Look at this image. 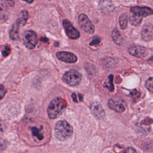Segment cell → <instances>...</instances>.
<instances>
[{"instance_id":"6da1fadb","label":"cell","mask_w":153,"mask_h":153,"mask_svg":"<svg viewBox=\"0 0 153 153\" xmlns=\"http://www.w3.org/2000/svg\"><path fill=\"white\" fill-rule=\"evenodd\" d=\"M66 101L60 97L54 98L51 101L48 108L47 114L50 118L55 119L66 108Z\"/></svg>"},{"instance_id":"7a4b0ae2","label":"cell","mask_w":153,"mask_h":153,"mask_svg":"<svg viewBox=\"0 0 153 153\" xmlns=\"http://www.w3.org/2000/svg\"><path fill=\"white\" fill-rule=\"evenodd\" d=\"M73 133L72 126L65 120L58 121L54 127V134L60 140H65L71 137Z\"/></svg>"},{"instance_id":"3957f363","label":"cell","mask_w":153,"mask_h":153,"mask_svg":"<svg viewBox=\"0 0 153 153\" xmlns=\"http://www.w3.org/2000/svg\"><path fill=\"white\" fill-rule=\"evenodd\" d=\"M62 79L69 85L76 86L81 81V75L76 71L72 69L65 72Z\"/></svg>"},{"instance_id":"277c9868","label":"cell","mask_w":153,"mask_h":153,"mask_svg":"<svg viewBox=\"0 0 153 153\" xmlns=\"http://www.w3.org/2000/svg\"><path fill=\"white\" fill-rule=\"evenodd\" d=\"M23 44L26 48L33 49L38 42L36 34L32 30H27L23 35Z\"/></svg>"},{"instance_id":"5b68a950","label":"cell","mask_w":153,"mask_h":153,"mask_svg":"<svg viewBox=\"0 0 153 153\" xmlns=\"http://www.w3.org/2000/svg\"><path fill=\"white\" fill-rule=\"evenodd\" d=\"M78 23L81 28L88 33H93L94 26L88 17L84 14H81L78 17Z\"/></svg>"},{"instance_id":"8992f818","label":"cell","mask_w":153,"mask_h":153,"mask_svg":"<svg viewBox=\"0 0 153 153\" xmlns=\"http://www.w3.org/2000/svg\"><path fill=\"white\" fill-rule=\"evenodd\" d=\"M63 25L67 36L72 39H78L80 36L79 32L75 29L71 22L68 19L63 20Z\"/></svg>"},{"instance_id":"52a82bcc","label":"cell","mask_w":153,"mask_h":153,"mask_svg":"<svg viewBox=\"0 0 153 153\" xmlns=\"http://www.w3.org/2000/svg\"><path fill=\"white\" fill-rule=\"evenodd\" d=\"M130 13L139 17H145L153 14V10L148 7H133L130 8Z\"/></svg>"},{"instance_id":"ba28073f","label":"cell","mask_w":153,"mask_h":153,"mask_svg":"<svg viewBox=\"0 0 153 153\" xmlns=\"http://www.w3.org/2000/svg\"><path fill=\"white\" fill-rule=\"evenodd\" d=\"M128 53L131 55L136 57L142 58L148 54V50L144 47L137 45H133L128 48Z\"/></svg>"},{"instance_id":"9c48e42d","label":"cell","mask_w":153,"mask_h":153,"mask_svg":"<svg viewBox=\"0 0 153 153\" xmlns=\"http://www.w3.org/2000/svg\"><path fill=\"white\" fill-rule=\"evenodd\" d=\"M56 57L59 60L67 63H75L78 60L74 54L67 51H59L56 53Z\"/></svg>"},{"instance_id":"30bf717a","label":"cell","mask_w":153,"mask_h":153,"mask_svg":"<svg viewBox=\"0 0 153 153\" xmlns=\"http://www.w3.org/2000/svg\"><path fill=\"white\" fill-rule=\"evenodd\" d=\"M90 110L92 114L97 119H101L105 117V111L101 104L99 102H94L92 103L90 105Z\"/></svg>"},{"instance_id":"8fae6325","label":"cell","mask_w":153,"mask_h":153,"mask_svg":"<svg viewBox=\"0 0 153 153\" xmlns=\"http://www.w3.org/2000/svg\"><path fill=\"white\" fill-rule=\"evenodd\" d=\"M141 36L145 41H150L153 39V25L152 24L147 23L143 26Z\"/></svg>"},{"instance_id":"7c38bea8","label":"cell","mask_w":153,"mask_h":153,"mask_svg":"<svg viewBox=\"0 0 153 153\" xmlns=\"http://www.w3.org/2000/svg\"><path fill=\"white\" fill-rule=\"evenodd\" d=\"M108 106L111 109L119 113L123 112L126 109L125 106L122 102L113 99L109 100Z\"/></svg>"},{"instance_id":"4fadbf2b","label":"cell","mask_w":153,"mask_h":153,"mask_svg":"<svg viewBox=\"0 0 153 153\" xmlns=\"http://www.w3.org/2000/svg\"><path fill=\"white\" fill-rule=\"evenodd\" d=\"M99 5L100 8L104 13L110 12L114 9V5L111 0H100Z\"/></svg>"},{"instance_id":"5bb4252c","label":"cell","mask_w":153,"mask_h":153,"mask_svg":"<svg viewBox=\"0 0 153 153\" xmlns=\"http://www.w3.org/2000/svg\"><path fill=\"white\" fill-rule=\"evenodd\" d=\"M20 25V24L16 20V22L13 25L10 32V36L13 40L17 39L19 36V29Z\"/></svg>"},{"instance_id":"9a60e30c","label":"cell","mask_w":153,"mask_h":153,"mask_svg":"<svg viewBox=\"0 0 153 153\" xmlns=\"http://www.w3.org/2000/svg\"><path fill=\"white\" fill-rule=\"evenodd\" d=\"M112 38L113 41L117 45H120L122 43V41H123L122 36H121L120 33L119 32V31L117 29H115L112 31Z\"/></svg>"},{"instance_id":"2e32d148","label":"cell","mask_w":153,"mask_h":153,"mask_svg":"<svg viewBox=\"0 0 153 153\" xmlns=\"http://www.w3.org/2000/svg\"><path fill=\"white\" fill-rule=\"evenodd\" d=\"M129 20H130V23L132 25L137 26L141 23V22L142 20V17H139V16L130 13V16H129Z\"/></svg>"},{"instance_id":"e0dca14e","label":"cell","mask_w":153,"mask_h":153,"mask_svg":"<svg viewBox=\"0 0 153 153\" xmlns=\"http://www.w3.org/2000/svg\"><path fill=\"white\" fill-rule=\"evenodd\" d=\"M32 134L34 137H36L39 140H42L44 139V135L41 132V130L36 127H31Z\"/></svg>"},{"instance_id":"ac0fdd59","label":"cell","mask_w":153,"mask_h":153,"mask_svg":"<svg viewBox=\"0 0 153 153\" xmlns=\"http://www.w3.org/2000/svg\"><path fill=\"white\" fill-rule=\"evenodd\" d=\"M128 23V17L126 14H123L119 19V23L122 29H126Z\"/></svg>"},{"instance_id":"d6986e66","label":"cell","mask_w":153,"mask_h":153,"mask_svg":"<svg viewBox=\"0 0 153 153\" xmlns=\"http://www.w3.org/2000/svg\"><path fill=\"white\" fill-rule=\"evenodd\" d=\"M27 18H28V13L27 12V11L26 10H24V11H22V13H21V17H19L17 21L22 25H25L27 20Z\"/></svg>"},{"instance_id":"ffe728a7","label":"cell","mask_w":153,"mask_h":153,"mask_svg":"<svg viewBox=\"0 0 153 153\" xmlns=\"http://www.w3.org/2000/svg\"><path fill=\"white\" fill-rule=\"evenodd\" d=\"M0 4L1 8H13L15 5L14 0H0Z\"/></svg>"},{"instance_id":"44dd1931","label":"cell","mask_w":153,"mask_h":153,"mask_svg":"<svg viewBox=\"0 0 153 153\" xmlns=\"http://www.w3.org/2000/svg\"><path fill=\"white\" fill-rule=\"evenodd\" d=\"M146 88L152 93H153V77L149 78L145 82Z\"/></svg>"},{"instance_id":"7402d4cb","label":"cell","mask_w":153,"mask_h":153,"mask_svg":"<svg viewBox=\"0 0 153 153\" xmlns=\"http://www.w3.org/2000/svg\"><path fill=\"white\" fill-rule=\"evenodd\" d=\"M112 80H113V75H111L108 77V84L106 83V87H107L108 88V89L111 91H112L114 90V87Z\"/></svg>"},{"instance_id":"603a6c76","label":"cell","mask_w":153,"mask_h":153,"mask_svg":"<svg viewBox=\"0 0 153 153\" xmlns=\"http://www.w3.org/2000/svg\"><path fill=\"white\" fill-rule=\"evenodd\" d=\"M101 39L100 38L97 36H95L93 38L92 41L90 42V45L91 46H97L100 43Z\"/></svg>"},{"instance_id":"cb8c5ba5","label":"cell","mask_w":153,"mask_h":153,"mask_svg":"<svg viewBox=\"0 0 153 153\" xmlns=\"http://www.w3.org/2000/svg\"><path fill=\"white\" fill-rule=\"evenodd\" d=\"M10 53V47L8 46H5L4 50L2 51V54L4 57H7Z\"/></svg>"},{"instance_id":"d4e9b609","label":"cell","mask_w":153,"mask_h":153,"mask_svg":"<svg viewBox=\"0 0 153 153\" xmlns=\"http://www.w3.org/2000/svg\"><path fill=\"white\" fill-rule=\"evenodd\" d=\"M130 96L133 99H137L140 96V93L138 92L136 90H133L130 93Z\"/></svg>"},{"instance_id":"484cf974","label":"cell","mask_w":153,"mask_h":153,"mask_svg":"<svg viewBox=\"0 0 153 153\" xmlns=\"http://www.w3.org/2000/svg\"><path fill=\"white\" fill-rule=\"evenodd\" d=\"M5 93H6V90H5V88H4L3 85H1V99H2V98H3L5 94Z\"/></svg>"},{"instance_id":"4316f807","label":"cell","mask_w":153,"mask_h":153,"mask_svg":"<svg viewBox=\"0 0 153 153\" xmlns=\"http://www.w3.org/2000/svg\"><path fill=\"white\" fill-rule=\"evenodd\" d=\"M126 152H136V151L133 148H128L127 149V150L126 151Z\"/></svg>"},{"instance_id":"83f0119b","label":"cell","mask_w":153,"mask_h":153,"mask_svg":"<svg viewBox=\"0 0 153 153\" xmlns=\"http://www.w3.org/2000/svg\"><path fill=\"white\" fill-rule=\"evenodd\" d=\"M72 99L74 100V101L75 102H78L77 98H76V94H75V93H73V94H72Z\"/></svg>"},{"instance_id":"f1b7e54d","label":"cell","mask_w":153,"mask_h":153,"mask_svg":"<svg viewBox=\"0 0 153 153\" xmlns=\"http://www.w3.org/2000/svg\"><path fill=\"white\" fill-rule=\"evenodd\" d=\"M23 1H25V2H26L27 3H29V4H31V3H32L33 2V1L34 0H23Z\"/></svg>"}]
</instances>
